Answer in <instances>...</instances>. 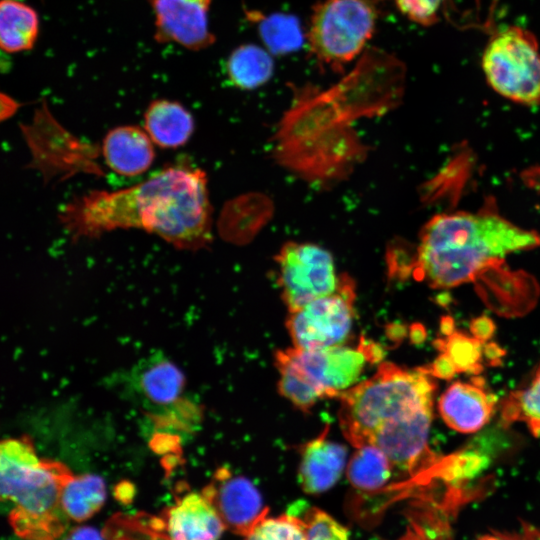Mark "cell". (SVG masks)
<instances>
[{"label": "cell", "mask_w": 540, "mask_h": 540, "mask_svg": "<svg viewBox=\"0 0 540 540\" xmlns=\"http://www.w3.org/2000/svg\"><path fill=\"white\" fill-rule=\"evenodd\" d=\"M212 0H151L154 39L174 43L191 51L209 48L216 41L210 30Z\"/></svg>", "instance_id": "obj_11"}, {"label": "cell", "mask_w": 540, "mask_h": 540, "mask_svg": "<svg viewBox=\"0 0 540 540\" xmlns=\"http://www.w3.org/2000/svg\"><path fill=\"white\" fill-rule=\"evenodd\" d=\"M146 131L126 125L111 129L103 140L102 152L107 166L115 173L133 177L147 171L155 152Z\"/></svg>", "instance_id": "obj_16"}, {"label": "cell", "mask_w": 540, "mask_h": 540, "mask_svg": "<svg viewBox=\"0 0 540 540\" xmlns=\"http://www.w3.org/2000/svg\"><path fill=\"white\" fill-rule=\"evenodd\" d=\"M432 419L433 409H429L383 426L375 432L369 445L382 450L393 469L414 474L424 464H432L435 460L428 446Z\"/></svg>", "instance_id": "obj_12"}, {"label": "cell", "mask_w": 540, "mask_h": 540, "mask_svg": "<svg viewBox=\"0 0 540 540\" xmlns=\"http://www.w3.org/2000/svg\"><path fill=\"white\" fill-rule=\"evenodd\" d=\"M540 235L490 208L434 216L420 232L411 273L430 287L449 289L474 281L489 265L536 248Z\"/></svg>", "instance_id": "obj_2"}, {"label": "cell", "mask_w": 540, "mask_h": 540, "mask_svg": "<svg viewBox=\"0 0 540 540\" xmlns=\"http://www.w3.org/2000/svg\"><path fill=\"white\" fill-rule=\"evenodd\" d=\"M497 399L487 390L481 377L452 383L438 400V412L444 423L460 433H474L491 419Z\"/></svg>", "instance_id": "obj_13"}, {"label": "cell", "mask_w": 540, "mask_h": 540, "mask_svg": "<svg viewBox=\"0 0 540 540\" xmlns=\"http://www.w3.org/2000/svg\"><path fill=\"white\" fill-rule=\"evenodd\" d=\"M275 260L281 296L289 312L333 293L340 281L332 254L308 242L285 243Z\"/></svg>", "instance_id": "obj_8"}, {"label": "cell", "mask_w": 540, "mask_h": 540, "mask_svg": "<svg viewBox=\"0 0 540 540\" xmlns=\"http://www.w3.org/2000/svg\"><path fill=\"white\" fill-rule=\"evenodd\" d=\"M424 369L433 377L452 379L458 372L450 358L442 353Z\"/></svg>", "instance_id": "obj_30"}, {"label": "cell", "mask_w": 540, "mask_h": 540, "mask_svg": "<svg viewBox=\"0 0 540 540\" xmlns=\"http://www.w3.org/2000/svg\"><path fill=\"white\" fill-rule=\"evenodd\" d=\"M326 426L314 439L307 442L301 452L298 482L307 494H320L331 489L346 467L347 449L328 438Z\"/></svg>", "instance_id": "obj_14"}, {"label": "cell", "mask_w": 540, "mask_h": 540, "mask_svg": "<svg viewBox=\"0 0 540 540\" xmlns=\"http://www.w3.org/2000/svg\"><path fill=\"white\" fill-rule=\"evenodd\" d=\"M292 360L323 393L325 398L340 397L356 385L368 365L383 359V349L361 338L357 346L344 344L314 348L286 349Z\"/></svg>", "instance_id": "obj_9"}, {"label": "cell", "mask_w": 540, "mask_h": 540, "mask_svg": "<svg viewBox=\"0 0 540 540\" xmlns=\"http://www.w3.org/2000/svg\"><path fill=\"white\" fill-rule=\"evenodd\" d=\"M495 331V324L493 321L486 317H478L471 322L472 336L479 339L482 342L488 341Z\"/></svg>", "instance_id": "obj_32"}, {"label": "cell", "mask_w": 540, "mask_h": 540, "mask_svg": "<svg viewBox=\"0 0 540 540\" xmlns=\"http://www.w3.org/2000/svg\"><path fill=\"white\" fill-rule=\"evenodd\" d=\"M201 493L213 506L226 530L246 536L268 508L255 485L226 467L216 470Z\"/></svg>", "instance_id": "obj_10"}, {"label": "cell", "mask_w": 540, "mask_h": 540, "mask_svg": "<svg viewBox=\"0 0 540 540\" xmlns=\"http://www.w3.org/2000/svg\"><path fill=\"white\" fill-rule=\"evenodd\" d=\"M144 129L152 142L162 148L184 145L194 131L190 112L179 102L157 99L144 114Z\"/></svg>", "instance_id": "obj_17"}, {"label": "cell", "mask_w": 540, "mask_h": 540, "mask_svg": "<svg viewBox=\"0 0 540 540\" xmlns=\"http://www.w3.org/2000/svg\"><path fill=\"white\" fill-rule=\"evenodd\" d=\"M211 213L206 174L171 166L129 188L82 195L64 206L60 220L74 239L138 228L195 251L212 240Z\"/></svg>", "instance_id": "obj_1"}, {"label": "cell", "mask_w": 540, "mask_h": 540, "mask_svg": "<svg viewBox=\"0 0 540 540\" xmlns=\"http://www.w3.org/2000/svg\"><path fill=\"white\" fill-rule=\"evenodd\" d=\"M501 418L505 424L523 422L533 436H540V365L526 388L511 392L502 402Z\"/></svg>", "instance_id": "obj_25"}, {"label": "cell", "mask_w": 540, "mask_h": 540, "mask_svg": "<svg viewBox=\"0 0 540 540\" xmlns=\"http://www.w3.org/2000/svg\"><path fill=\"white\" fill-rule=\"evenodd\" d=\"M275 365L280 376L279 392L296 408L307 412L320 399L325 398L292 360L287 350H280L275 354Z\"/></svg>", "instance_id": "obj_24"}, {"label": "cell", "mask_w": 540, "mask_h": 540, "mask_svg": "<svg viewBox=\"0 0 540 540\" xmlns=\"http://www.w3.org/2000/svg\"><path fill=\"white\" fill-rule=\"evenodd\" d=\"M63 540H104L101 533L90 526H78L71 529Z\"/></svg>", "instance_id": "obj_33"}, {"label": "cell", "mask_w": 540, "mask_h": 540, "mask_svg": "<svg viewBox=\"0 0 540 540\" xmlns=\"http://www.w3.org/2000/svg\"><path fill=\"white\" fill-rule=\"evenodd\" d=\"M245 17L256 27L257 33L273 56H285L298 51L304 44L306 33L299 19L287 13H263L245 9Z\"/></svg>", "instance_id": "obj_18"}, {"label": "cell", "mask_w": 540, "mask_h": 540, "mask_svg": "<svg viewBox=\"0 0 540 540\" xmlns=\"http://www.w3.org/2000/svg\"><path fill=\"white\" fill-rule=\"evenodd\" d=\"M165 523L169 540H220L226 530L201 492L177 498L165 512Z\"/></svg>", "instance_id": "obj_15"}, {"label": "cell", "mask_w": 540, "mask_h": 540, "mask_svg": "<svg viewBox=\"0 0 540 540\" xmlns=\"http://www.w3.org/2000/svg\"><path fill=\"white\" fill-rule=\"evenodd\" d=\"M72 471L63 463L39 458L31 438L4 439L0 445L2 501L13 504L8 521L25 540H55L69 523L61 505Z\"/></svg>", "instance_id": "obj_3"}, {"label": "cell", "mask_w": 540, "mask_h": 540, "mask_svg": "<svg viewBox=\"0 0 540 540\" xmlns=\"http://www.w3.org/2000/svg\"><path fill=\"white\" fill-rule=\"evenodd\" d=\"M387 456L374 445L358 447L347 464L349 483L358 490L374 492L383 488L392 476Z\"/></svg>", "instance_id": "obj_23"}, {"label": "cell", "mask_w": 540, "mask_h": 540, "mask_svg": "<svg viewBox=\"0 0 540 540\" xmlns=\"http://www.w3.org/2000/svg\"><path fill=\"white\" fill-rule=\"evenodd\" d=\"M434 344L450 358L458 373L465 372L476 376L482 371L485 342L454 330L444 339H437Z\"/></svg>", "instance_id": "obj_26"}, {"label": "cell", "mask_w": 540, "mask_h": 540, "mask_svg": "<svg viewBox=\"0 0 540 540\" xmlns=\"http://www.w3.org/2000/svg\"><path fill=\"white\" fill-rule=\"evenodd\" d=\"M136 388L150 403L158 406L174 404L180 397L185 377L170 360L155 358L137 369Z\"/></svg>", "instance_id": "obj_20"}, {"label": "cell", "mask_w": 540, "mask_h": 540, "mask_svg": "<svg viewBox=\"0 0 540 540\" xmlns=\"http://www.w3.org/2000/svg\"><path fill=\"white\" fill-rule=\"evenodd\" d=\"M381 0H321L306 31L309 51L323 68L343 73L363 54L375 33Z\"/></svg>", "instance_id": "obj_5"}, {"label": "cell", "mask_w": 540, "mask_h": 540, "mask_svg": "<svg viewBox=\"0 0 540 540\" xmlns=\"http://www.w3.org/2000/svg\"><path fill=\"white\" fill-rule=\"evenodd\" d=\"M436 382L424 368L383 362L370 378L340 395L339 422L356 448L369 445L375 432L433 409Z\"/></svg>", "instance_id": "obj_4"}, {"label": "cell", "mask_w": 540, "mask_h": 540, "mask_svg": "<svg viewBox=\"0 0 540 540\" xmlns=\"http://www.w3.org/2000/svg\"><path fill=\"white\" fill-rule=\"evenodd\" d=\"M244 540H306L303 518L292 513L263 516L244 536Z\"/></svg>", "instance_id": "obj_27"}, {"label": "cell", "mask_w": 540, "mask_h": 540, "mask_svg": "<svg viewBox=\"0 0 540 540\" xmlns=\"http://www.w3.org/2000/svg\"><path fill=\"white\" fill-rule=\"evenodd\" d=\"M479 540H540V533L532 528H524L515 533H491Z\"/></svg>", "instance_id": "obj_31"}, {"label": "cell", "mask_w": 540, "mask_h": 540, "mask_svg": "<svg viewBox=\"0 0 540 540\" xmlns=\"http://www.w3.org/2000/svg\"><path fill=\"white\" fill-rule=\"evenodd\" d=\"M481 66L489 86L523 105L540 104V46L528 30L508 26L495 32L483 51Z\"/></svg>", "instance_id": "obj_6"}, {"label": "cell", "mask_w": 540, "mask_h": 540, "mask_svg": "<svg viewBox=\"0 0 540 540\" xmlns=\"http://www.w3.org/2000/svg\"><path fill=\"white\" fill-rule=\"evenodd\" d=\"M306 540H350L349 530L327 512L310 507L301 516Z\"/></svg>", "instance_id": "obj_28"}, {"label": "cell", "mask_w": 540, "mask_h": 540, "mask_svg": "<svg viewBox=\"0 0 540 540\" xmlns=\"http://www.w3.org/2000/svg\"><path fill=\"white\" fill-rule=\"evenodd\" d=\"M36 10L21 0H1L0 44L7 53L31 50L39 36Z\"/></svg>", "instance_id": "obj_19"}, {"label": "cell", "mask_w": 540, "mask_h": 540, "mask_svg": "<svg viewBox=\"0 0 540 540\" xmlns=\"http://www.w3.org/2000/svg\"><path fill=\"white\" fill-rule=\"evenodd\" d=\"M484 354L490 361L496 362V360H499L500 356L503 355V350L494 343H485Z\"/></svg>", "instance_id": "obj_34"}, {"label": "cell", "mask_w": 540, "mask_h": 540, "mask_svg": "<svg viewBox=\"0 0 540 540\" xmlns=\"http://www.w3.org/2000/svg\"><path fill=\"white\" fill-rule=\"evenodd\" d=\"M355 298L354 281L341 274L333 293L289 312L287 329L293 347L314 349L344 344L354 321Z\"/></svg>", "instance_id": "obj_7"}, {"label": "cell", "mask_w": 540, "mask_h": 540, "mask_svg": "<svg viewBox=\"0 0 540 540\" xmlns=\"http://www.w3.org/2000/svg\"><path fill=\"white\" fill-rule=\"evenodd\" d=\"M273 55L264 47L242 44L225 61V75L236 88L252 90L266 84L274 72Z\"/></svg>", "instance_id": "obj_21"}, {"label": "cell", "mask_w": 540, "mask_h": 540, "mask_svg": "<svg viewBox=\"0 0 540 540\" xmlns=\"http://www.w3.org/2000/svg\"><path fill=\"white\" fill-rule=\"evenodd\" d=\"M454 324L453 320L449 317H445L441 321V331L442 333L447 336L451 334L454 331Z\"/></svg>", "instance_id": "obj_35"}, {"label": "cell", "mask_w": 540, "mask_h": 540, "mask_svg": "<svg viewBox=\"0 0 540 540\" xmlns=\"http://www.w3.org/2000/svg\"><path fill=\"white\" fill-rule=\"evenodd\" d=\"M443 2L444 0H395L402 15L422 26H431L438 22Z\"/></svg>", "instance_id": "obj_29"}, {"label": "cell", "mask_w": 540, "mask_h": 540, "mask_svg": "<svg viewBox=\"0 0 540 540\" xmlns=\"http://www.w3.org/2000/svg\"><path fill=\"white\" fill-rule=\"evenodd\" d=\"M106 500L104 480L95 474L72 476L62 490L61 505L70 520L83 522L96 514Z\"/></svg>", "instance_id": "obj_22"}]
</instances>
